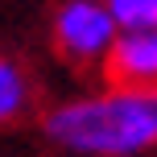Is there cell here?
I'll list each match as a JSON object with an SVG mask.
<instances>
[{
  "mask_svg": "<svg viewBox=\"0 0 157 157\" xmlns=\"http://www.w3.org/2000/svg\"><path fill=\"white\" fill-rule=\"evenodd\" d=\"M41 136L75 157H136L157 145V91L108 87L41 112Z\"/></svg>",
  "mask_w": 157,
  "mask_h": 157,
  "instance_id": "6da1fadb",
  "label": "cell"
},
{
  "mask_svg": "<svg viewBox=\"0 0 157 157\" xmlns=\"http://www.w3.org/2000/svg\"><path fill=\"white\" fill-rule=\"evenodd\" d=\"M120 21L112 17L108 0H58L50 17V41L62 62L78 71H103L112 46L120 37Z\"/></svg>",
  "mask_w": 157,
  "mask_h": 157,
  "instance_id": "7a4b0ae2",
  "label": "cell"
},
{
  "mask_svg": "<svg viewBox=\"0 0 157 157\" xmlns=\"http://www.w3.org/2000/svg\"><path fill=\"white\" fill-rule=\"evenodd\" d=\"M103 78L112 87L157 91V29H124L103 62Z\"/></svg>",
  "mask_w": 157,
  "mask_h": 157,
  "instance_id": "3957f363",
  "label": "cell"
},
{
  "mask_svg": "<svg viewBox=\"0 0 157 157\" xmlns=\"http://www.w3.org/2000/svg\"><path fill=\"white\" fill-rule=\"evenodd\" d=\"M29 108H33V83L25 75V66L13 54H4L0 58V120L17 124L29 116Z\"/></svg>",
  "mask_w": 157,
  "mask_h": 157,
  "instance_id": "277c9868",
  "label": "cell"
},
{
  "mask_svg": "<svg viewBox=\"0 0 157 157\" xmlns=\"http://www.w3.org/2000/svg\"><path fill=\"white\" fill-rule=\"evenodd\" d=\"M120 29H157V0H108Z\"/></svg>",
  "mask_w": 157,
  "mask_h": 157,
  "instance_id": "5b68a950",
  "label": "cell"
}]
</instances>
